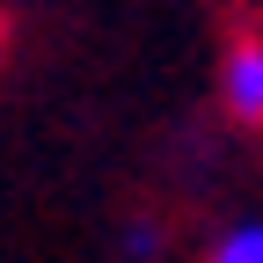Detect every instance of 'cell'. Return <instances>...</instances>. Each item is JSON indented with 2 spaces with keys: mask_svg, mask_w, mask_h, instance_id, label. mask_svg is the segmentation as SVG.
<instances>
[{
  "mask_svg": "<svg viewBox=\"0 0 263 263\" xmlns=\"http://www.w3.org/2000/svg\"><path fill=\"white\" fill-rule=\"evenodd\" d=\"M205 263H263V227H234V234H219V249Z\"/></svg>",
  "mask_w": 263,
  "mask_h": 263,
  "instance_id": "obj_2",
  "label": "cell"
},
{
  "mask_svg": "<svg viewBox=\"0 0 263 263\" xmlns=\"http://www.w3.org/2000/svg\"><path fill=\"white\" fill-rule=\"evenodd\" d=\"M219 95H227V110H234L241 124H263V44H256V37H241L234 51H227Z\"/></svg>",
  "mask_w": 263,
  "mask_h": 263,
  "instance_id": "obj_1",
  "label": "cell"
}]
</instances>
